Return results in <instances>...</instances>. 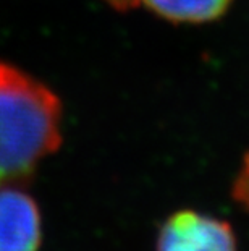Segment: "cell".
I'll list each match as a JSON object with an SVG mask.
<instances>
[{
  "label": "cell",
  "instance_id": "cell-4",
  "mask_svg": "<svg viewBox=\"0 0 249 251\" xmlns=\"http://www.w3.org/2000/svg\"><path fill=\"white\" fill-rule=\"evenodd\" d=\"M147 8L173 23H207L224 17L231 0H142Z\"/></svg>",
  "mask_w": 249,
  "mask_h": 251
},
{
  "label": "cell",
  "instance_id": "cell-6",
  "mask_svg": "<svg viewBox=\"0 0 249 251\" xmlns=\"http://www.w3.org/2000/svg\"><path fill=\"white\" fill-rule=\"evenodd\" d=\"M104 2L116 12H130L139 5L141 0H104Z\"/></svg>",
  "mask_w": 249,
  "mask_h": 251
},
{
  "label": "cell",
  "instance_id": "cell-3",
  "mask_svg": "<svg viewBox=\"0 0 249 251\" xmlns=\"http://www.w3.org/2000/svg\"><path fill=\"white\" fill-rule=\"evenodd\" d=\"M42 228L36 201L17 186L0 188V251H38Z\"/></svg>",
  "mask_w": 249,
  "mask_h": 251
},
{
  "label": "cell",
  "instance_id": "cell-2",
  "mask_svg": "<svg viewBox=\"0 0 249 251\" xmlns=\"http://www.w3.org/2000/svg\"><path fill=\"white\" fill-rule=\"evenodd\" d=\"M157 251H238V243L228 222L183 209L162 224Z\"/></svg>",
  "mask_w": 249,
  "mask_h": 251
},
{
  "label": "cell",
  "instance_id": "cell-5",
  "mask_svg": "<svg viewBox=\"0 0 249 251\" xmlns=\"http://www.w3.org/2000/svg\"><path fill=\"white\" fill-rule=\"evenodd\" d=\"M233 200L249 212V151L246 152L233 183Z\"/></svg>",
  "mask_w": 249,
  "mask_h": 251
},
{
  "label": "cell",
  "instance_id": "cell-1",
  "mask_svg": "<svg viewBox=\"0 0 249 251\" xmlns=\"http://www.w3.org/2000/svg\"><path fill=\"white\" fill-rule=\"evenodd\" d=\"M62 104L41 81L0 62V188L26 183L62 143Z\"/></svg>",
  "mask_w": 249,
  "mask_h": 251
}]
</instances>
